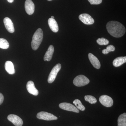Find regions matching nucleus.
Listing matches in <instances>:
<instances>
[{
	"label": "nucleus",
	"mask_w": 126,
	"mask_h": 126,
	"mask_svg": "<svg viewBox=\"0 0 126 126\" xmlns=\"http://www.w3.org/2000/svg\"><path fill=\"white\" fill-rule=\"evenodd\" d=\"M107 31L112 36L115 38H120L126 33V29L121 23L115 21H111L106 25Z\"/></svg>",
	"instance_id": "f257e3e1"
},
{
	"label": "nucleus",
	"mask_w": 126,
	"mask_h": 126,
	"mask_svg": "<svg viewBox=\"0 0 126 126\" xmlns=\"http://www.w3.org/2000/svg\"><path fill=\"white\" fill-rule=\"evenodd\" d=\"M43 38V30L40 28L38 29L35 32L31 42V46L32 49L36 50L38 48L41 44Z\"/></svg>",
	"instance_id": "f03ea898"
},
{
	"label": "nucleus",
	"mask_w": 126,
	"mask_h": 126,
	"mask_svg": "<svg viewBox=\"0 0 126 126\" xmlns=\"http://www.w3.org/2000/svg\"><path fill=\"white\" fill-rule=\"evenodd\" d=\"M90 80L86 76L79 75L77 76L73 80L74 84L77 87H82L88 84Z\"/></svg>",
	"instance_id": "7ed1b4c3"
},
{
	"label": "nucleus",
	"mask_w": 126,
	"mask_h": 126,
	"mask_svg": "<svg viewBox=\"0 0 126 126\" xmlns=\"http://www.w3.org/2000/svg\"><path fill=\"white\" fill-rule=\"evenodd\" d=\"M61 64L58 63L53 68L48 78V82L49 83H52L54 81L58 73L61 69Z\"/></svg>",
	"instance_id": "20e7f679"
},
{
	"label": "nucleus",
	"mask_w": 126,
	"mask_h": 126,
	"mask_svg": "<svg viewBox=\"0 0 126 126\" xmlns=\"http://www.w3.org/2000/svg\"><path fill=\"white\" fill-rule=\"evenodd\" d=\"M36 117L39 119L46 121H53L58 119V117L54 115L46 112L41 111L39 112Z\"/></svg>",
	"instance_id": "39448f33"
},
{
	"label": "nucleus",
	"mask_w": 126,
	"mask_h": 126,
	"mask_svg": "<svg viewBox=\"0 0 126 126\" xmlns=\"http://www.w3.org/2000/svg\"><path fill=\"white\" fill-rule=\"evenodd\" d=\"M99 101L102 105L107 107H110L113 104V100L112 98L106 95H102L99 98Z\"/></svg>",
	"instance_id": "423d86ee"
},
{
	"label": "nucleus",
	"mask_w": 126,
	"mask_h": 126,
	"mask_svg": "<svg viewBox=\"0 0 126 126\" xmlns=\"http://www.w3.org/2000/svg\"><path fill=\"white\" fill-rule=\"evenodd\" d=\"M79 19L83 23L86 25L93 24L94 22L93 18L88 14H81L79 16Z\"/></svg>",
	"instance_id": "0eeeda50"
},
{
	"label": "nucleus",
	"mask_w": 126,
	"mask_h": 126,
	"mask_svg": "<svg viewBox=\"0 0 126 126\" xmlns=\"http://www.w3.org/2000/svg\"><path fill=\"white\" fill-rule=\"evenodd\" d=\"M59 107L61 109L64 110L76 113L79 112V110L76 107L71 104L67 103H63L60 104Z\"/></svg>",
	"instance_id": "6e6552de"
},
{
	"label": "nucleus",
	"mask_w": 126,
	"mask_h": 126,
	"mask_svg": "<svg viewBox=\"0 0 126 126\" xmlns=\"http://www.w3.org/2000/svg\"><path fill=\"white\" fill-rule=\"evenodd\" d=\"M7 119L16 126H22L23 125V120L17 115L11 114L8 116Z\"/></svg>",
	"instance_id": "1a4fd4ad"
},
{
	"label": "nucleus",
	"mask_w": 126,
	"mask_h": 126,
	"mask_svg": "<svg viewBox=\"0 0 126 126\" xmlns=\"http://www.w3.org/2000/svg\"><path fill=\"white\" fill-rule=\"evenodd\" d=\"M25 9L28 15H32L33 14L35 10V5L31 0H26L25 4Z\"/></svg>",
	"instance_id": "9d476101"
},
{
	"label": "nucleus",
	"mask_w": 126,
	"mask_h": 126,
	"mask_svg": "<svg viewBox=\"0 0 126 126\" xmlns=\"http://www.w3.org/2000/svg\"><path fill=\"white\" fill-rule=\"evenodd\" d=\"M26 88L28 92L34 96H37L38 94V90L35 87L33 81H28L26 85Z\"/></svg>",
	"instance_id": "9b49d317"
},
{
	"label": "nucleus",
	"mask_w": 126,
	"mask_h": 126,
	"mask_svg": "<svg viewBox=\"0 0 126 126\" xmlns=\"http://www.w3.org/2000/svg\"><path fill=\"white\" fill-rule=\"evenodd\" d=\"M4 23L7 31L10 33H14L15 32V28L11 19L8 17H5L4 19Z\"/></svg>",
	"instance_id": "f8f14e48"
},
{
	"label": "nucleus",
	"mask_w": 126,
	"mask_h": 126,
	"mask_svg": "<svg viewBox=\"0 0 126 126\" xmlns=\"http://www.w3.org/2000/svg\"><path fill=\"white\" fill-rule=\"evenodd\" d=\"M88 58L90 63L95 68L99 69L101 67V64L98 59L91 53L88 54Z\"/></svg>",
	"instance_id": "ddd939ff"
},
{
	"label": "nucleus",
	"mask_w": 126,
	"mask_h": 126,
	"mask_svg": "<svg viewBox=\"0 0 126 126\" xmlns=\"http://www.w3.org/2000/svg\"><path fill=\"white\" fill-rule=\"evenodd\" d=\"M54 47L52 45H50L47 52L46 53L44 56V60L45 61H49L52 59V56L54 52Z\"/></svg>",
	"instance_id": "4468645a"
},
{
	"label": "nucleus",
	"mask_w": 126,
	"mask_h": 126,
	"mask_svg": "<svg viewBox=\"0 0 126 126\" xmlns=\"http://www.w3.org/2000/svg\"><path fill=\"white\" fill-rule=\"evenodd\" d=\"M48 24L50 29L53 32L56 33L59 31L58 23L54 19L49 18L48 20Z\"/></svg>",
	"instance_id": "2eb2a0df"
},
{
	"label": "nucleus",
	"mask_w": 126,
	"mask_h": 126,
	"mask_svg": "<svg viewBox=\"0 0 126 126\" xmlns=\"http://www.w3.org/2000/svg\"><path fill=\"white\" fill-rule=\"evenodd\" d=\"M5 67L6 72L9 74H14L15 73L14 64L11 61H6L5 63Z\"/></svg>",
	"instance_id": "dca6fc26"
},
{
	"label": "nucleus",
	"mask_w": 126,
	"mask_h": 126,
	"mask_svg": "<svg viewBox=\"0 0 126 126\" xmlns=\"http://www.w3.org/2000/svg\"><path fill=\"white\" fill-rule=\"evenodd\" d=\"M126 57H119L116 58L113 60V64L115 67H118L126 63Z\"/></svg>",
	"instance_id": "f3484780"
},
{
	"label": "nucleus",
	"mask_w": 126,
	"mask_h": 126,
	"mask_svg": "<svg viewBox=\"0 0 126 126\" xmlns=\"http://www.w3.org/2000/svg\"><path fill=\"white\" fill-rule=\"evenodd\" d=\"M118 126H126V113L119 116L118 119Z\"/></svg>",
	"instance_id": "a211bd4d"
},
{
	"label": "nucleus",
	"mask_w": 126,
	"mask_h": 126,
	"mask_svg": "<svg viewBox=\"0 0 126 126\" xmlns=\"http://www.w3.org/2000/svg\"><path fill=\"white\" fill-rule=\"evenodd\" d=\"M9 44L5 39L0 38V48L7 49L9 47Z\"/></svg>",
	"instance_id": "6ab92c4d"
},
{
	"label": "nucleus",
	"mask_w": 126,
	"mask_h": 126,
	"mask_svg": "<svg viewBox=\"0 0 126 126\" xmlns=\"http://www.w3.org/2000/svg\"><path fill=\"white\" fill-rule=\"evenodd\" d=\"M76 107L81 111H83L85 110V107L83 105L81 101L78 99H76L73 102Z\"/></svg>",
	"instance_id": "aec40b11"
},
{
	"label": "nucleus",
	"mask_w": 126,
	"mask_h": 126,
	"mask_svg": "<svg viewBox=\"0 0 126 126\" xmlns=\"http://www.w3.org/2000/svg\"><path fill=\"white\" fill-rule=\"evenodd\" d=\"M84 99L86 101L89 102L91 104L96 103L97 102L96 98L91 95H86L84 97Z\"/></svg>",
	"instance_id": "412c9836"
},
{
	"label": "nucleus",
	"mask_w": 126,
	"mask_h": 126,
	"mask_svg": "<svg viewBox=\"0 0 126 126\" xmlns=\"http://www.w3.org/2000/svg\"><path fill=\"white\" fill-rule=\"evenodd\" d=\"M115 49V47L112 45H109L107 47L106 49H104L102 51L103 53L104 54H107L109 52H113Z\"/></svg>",
	"instance_id": "4be33fe9"
},
{
	"label": "nucleus",
	"mask_w": 126,
	"mask_h": 126,
	"mask_svg": "<svg viewBox=\"0 0 126 126\" xmlns=\"http://www.w3.org/2000/svg\"><path fill=\"white\" fill-rule=\"evenodd\" d=\"M96 41L97 43L100 45H106L109 44V41L108 40L104 38L98 39Z\"/></svg>",
	"instance_id": "5701e85b"
},
{
	"label": "nucleus",
	"mask_w": 126,
	"mask_h": 126,
	"mask_svg": "<svg viewBox=\"0 0 126 126\" xmlns=\"http://www.w3.org/2000/svg\"><path fill=\"white\" fill-rule=\"evenodd\" d=\"M92 5H98L102 3V0H88Z\"/></svg>",
	"instance_id": "b1692460"
},
{
	"label": "nucleus",
	"mask_w": 126,
	"mask_h": 126,
	"mask_svg": "<svg viewBox=\"0 0 126 126\" xmlns=\"http://www.w3.org/2000/svg\"><path fill=\"white\" fill-rule=\"evenodd\" d=\"M4 97L2 94L0 93V105H1L4 101Z\"/></svg>",
	"instance_id": "393cba45"
},
{
	"label": "nucleus",
	"mask_w": 126,
	"mask_h": 126,
	"mask_svg": "<svg viewBox=\"0 0 126 126\" xmlns=\"http://www.w3.org/2000/svg\"><path fill=\"white\" fill-rule=\"evenodd\" d=\"M14 0H7V1L8 2H10V3H12L14 1Z\"/></svg>",
	"instance_id": "a878e982"
},
{
	"label": "nucleus",
	"mask_w": 126,
	"mask_h": 126,
	"mask_svg": "<svg viewBox=\"0 0 126 126\" xmlns=\"http://www.w3.org/2000/svg\"><path fill=\"white\" fill-rule=\"evenodd\" d=\"M51 18H52V19H54V16H51Z\"/></svg>",
	"instance_id": "bb28decb"
},
{
	"label": "nucleus",
	"mask_w": 126,
	"mask_h": 126,
	"mask_svg": "<svg viewBox=\"0 0 126 126\" xmlns=\"http://www.w3.org/2000/svg\"><path fill=\"white\" fill-rule=\"evenodd\" d=\"M48 1H52V0H47Z\"/></svg>",
	"instance_id": "cd10ccee"
}]
</instances>
